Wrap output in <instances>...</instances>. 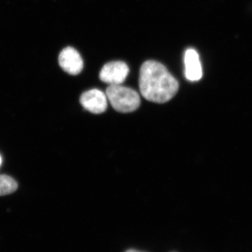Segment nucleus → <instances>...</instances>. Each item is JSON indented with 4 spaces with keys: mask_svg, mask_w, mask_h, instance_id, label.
Returning <instances> with one entry per match:
<instances>
[{
    "mask_svg": "<svg viewBox=\"0 0 252 252\" xmlns=\"http://www.w3.org/2000/svg\"><path fill=\"white\" fill-rule=\"evenodd\" d=\"M139 86L144 98L159 104L170 101L179 90L177 79L163 64L155 61H147L142 64Z\"/></svg>",
    "mask_w": 252,
    "mask_h": 252,
    "instance_id": "f257e3e1",
    "label": "nucleus"
},
{
    "mask_svg": "<svg viewBox=\"0 0 252 252\" xmlns=\"http://www.w3.org/2000/svg\"><path fill=\"white\" fill-rule=\"evenodd\" d=\"M108 101L113 108L122 113L134 112L140 105V94L137 91L121 85H109L106 90Z\"/></svg>",
    "mask_w": 252,
    "mask_h": 252,
    "instance_id": "f03ea898",
    "label": "nucleus"
},
{
    "mask_svg": "<svg viewBox=\"0 0 252 252\" xmlns=\"http://www.w3.org/2000/svg\"><path fill=\"white\" fill-rule=\"evenodd\" d=\"M128 66L123 61H113L104 64L99 72V79L109 85H121L129 74Z\"/></svg>",
    "mask_w": 252,
    "mask_h": 252,
    "instance_id": "7ed1b4c3",
    "label": "nucleus"
},
{
    "mask_svg": "<svg viewBox=\"0 0 252 252\" xmlns=\"http://www.w3.org/2000/svg\"><path fill=\"white\" fill-rule=\"evenodd\" d=\"M107 95L98 89H91L81 94L80 103L84 109L93 114H99L107 108Z\"/></svg>",
    "mask_w": 252,
    "mask_h": 252,
    "instance_id": "20e7f679",
    "label": "nucleus"
},
{
    "mask_svg": "<svg viewBox=\"0 0 252 252\" xmlns=\"http://www.w3.org/2000/svg\"><path fill=\"white\" fill-rule=\"evenodd\" d=\"M60 66L64 72L71 75H77L84 68V61L77 50L72 47H67L59 55Z\"/></svg>",
    "mask_w": 252,
    "mask_h": 252,
    "instance_id": "39448f33",
    "label": "nucleus"
},
{
    "mask_svg": "<svg viewBox=\"0 0 252 252\" xmlns=\"http://www.w3.org/2000/svg\"><path fill=\"white\" fill-rule=\"evenodd\" d=\"M186 78L190 81H198L203 77V68L198 52L195 49H189L185 54Z\"/></svg>",
    "mask_w": 252,
    "mask_h": 252,
    "instance_id": "423d86ee",
    "label": "nucleus"
},
{
    "mask_svg": "<svg viewBox=\"0 0 252 252\" xmlns=\"http://www.w3.org/2000/svg\"><path fill=\"white\" fill-rule=\"evenodd\" d=\"M17 189L18 184L14 178L8 175H0V196L14 193Z\"/></svg>",
    "mask_w": 252,
    "mask_h": 252,
    "instance_id": "0eeeda50",
    "label": "nucleus"
},
{
    "mask_svg": "<svg viewBox=\"0 0 252 252\" xmlns=\"http://www.w3.org/2000/svg\"><path fill=\"white\" fill-rule=\"evenodd\" d=\"M126 252H140L136 251V250H127V251Z\"/></svg>",
    "mask_w": 252,
    "mask_h": 252,
    "instance_id": "6e6552de",
    "label": "nucleus"
},
{
    "mask_svg": "<svg viewBox=\"0 0 252 252\" xmlns=\"http://www.w3.org/2000/svg\"><path fill=\"white\" fill-rule=\"evenodd\" d=\"M1 157H0V165H1Z\"/></svg>",
    "mask_w": 252,
    "mask_h": 252,
    "instance_id": "1a4fd4ad",
    "label": "nucleus"
}]
</instances>
